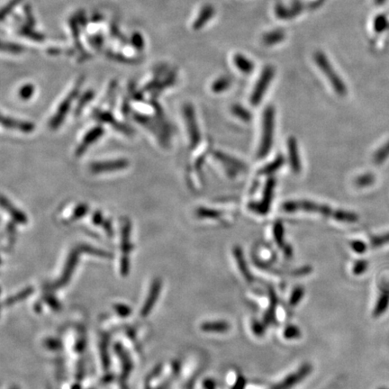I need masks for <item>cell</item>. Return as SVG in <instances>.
Listing matches in <instances>:
<instances>
[{
  "instance_id": "obj_1",
  "label": "cell",
  "mask_w": 389,
  "mask_h": 389,
  "mask_svg": "<svg viewBox=\"0 0 389 389\" xmlns=\"http://www.w3.org/2000/svg\"><path fill=\"white\" fill-rule=\"evenodd\" d=\"M282 209L288 213L304 211L310 213L323 214L341 222L354 223L358 220V215L348 211L334 210L330 206L322 205L313 201H288L282 205Z\"/></svg>"
},
{
  "instance_id": "obj_2",
  "label": "cell",
  "mask_w": 389,
  "mask_h": 389,
  "mask_svg": "<svg viewBox=\"0 0 389 389\" xmlns=\"http://www.w3.org/2000/svg\"><path fill=\"white\" fill-rule=\"evenodd\" d=\"M275 129V108L269 105L265 109L262 118V133L261 144L258 150V157L263 159L269 154L273 144Z\"/></svg>"
},
{
  "instance_id": "obj_3",
  "label": "cell",
  "mask_w": 389,
  "mask_h": 389,
  "mask_svg": "<svg viewBox=\"0 0 389 389\" xmlns=\"http://www.w3.org/2000/svg\"><path fill=\"white\" fill-rule=\"evenodd\" d=\"M314 59H315V62L317 64V66L319 67L321 71L325 75L328 81L330 82L335 93L340 97L346 96L347 87L345 86L342 78L337 74L336 70L330 63L325 54H323V52H321V51L315 52Z\"/></svg>"
},
{
  "instance_id": "obj_4",
  "label": "cell",
  "mask_w": 389,
  "mask_h": 389,
  "mask_svg": "<svg viewBox=\"0 0 389 389\" xmlns=\"http://www.w3.org/2000/svg\"><path fill=\"white\" fill-rule=\"evenodd\" d=\"M274 76H275V70L273 67L267 66L264 70H262L261 77L256 83L253 94L251 96L249 101L252 105H258L261 103L266 91L269 88V84L272 81Z\"/></svg>"
},
{
  "instance_id": "obj_5",
  "label": "cell",
  "mask_w": 389,
  "mask_h": 389,
  "mask_svg": "<svg viewBox=\"0 0 389 389\" xmlns=\"http://www.w3.org/2000/svg\"><path fill=\"white\" fill-rule=\"evenodd\" d=\"M276 186V179L269 178L265 185L263 197L260 202H253L249 205V208L253 212L260 214L269 213V207L273 199V193Z\"/></svg>"
},
{
  "instance_id": "obj_6",
  "label": "cell",
  "mask_w": 389,
  "mask_h": 389,
  "mask_svg": "<svg viewBox=\"0 0 389 389\" xmlns=\"http://www.w3.org/2000/svg\"><path fill=\"white\" fill-rule=\"evenodd\" d=\"M184 117L187 121L188 133L190 136L191 145L194 147L199 144V141H200V132H199V126L197 124L194 108L190 104H187L184 106Z\"/></svg>"
},
{
  "instance_id": "obj_7",
  "label": "cell",
  "mask_w": 389,
  "mask_h": 389,
  "mask_svg": "<svg viewBox=\"0 0 389 389\" xmlns=\"http://www.w3.org/2000/svg\"><path fill=\"white\" fill-rule=\"evenodd\" d=\"M214 156L224 165L226 172L230 177H235L239 174V172H243L245 170V165L242 163L241 160H237L234 157H231L221 152H214Z\"/></svg>"
},
{
  "instance_id": "obj_8",
  "label": "cell",
  "mask_w": 389,
  "mask_h": 389,
  "mask_svg": "<svg viewBox=\"0 0 389 389\" xmlns=\"http://www.w3.org/2000/svg\"><path fill=\"white\" fill-rule=\"evenodd\" d=\"M80 88V84L77 85L74 90H72L68 96H67L66 99H64V101L60 105L59 110L57 111V113L55 114L54 117L51 119L50 125H51V128H57L59 127L61 124L63 123L64 117H66V114L68 113L69 109H70V104L71 102L73 101L76 96L78 95V90Z\"/></svg>"
},
{
  "instance_id": "obj_9",
  "label": "cell",
  "mask_w": 389,
  "mask_h": 389,
  "mask_svg": "<svg viewBox=\"0 0 389 389\" xmlns=\"http://www.w3.org/2000/svg\"><path fill=\"white\" fill-rule=\"evenodd\" d=\"M288 158L291 170L295 173L301 172V160H300L299 151L297 141L295 137L291 136L288 140Z\"/></svg>"
},
{
  "instance_id": "obj_10",
  "label": "cell",
  "mask_w": 389,
  "mask_h": 389,
  "mask_svg": "<svg viewBox=\"0 0 389 389\" xmlns=\"http://www.w3.org/2000/svg\"><path fill=\"white\" fill-rule=\"evenodd\" d=\"M128 161L125 160L97 162V163H93L90 166V170H91V172H95V173L112 172V171H118V170L125 169V168L128 167Z\"/></svg>"
},
{
  "instance_id": "obj_11",
  "label": "cell",
  "mask_w": 389,
  "mask_h": 389,
  "mask_svg": "<svg viewBox=\"0 0 389 389\" xmlns=\"http://www.w3.org/2000/svg\"><path fill=\"white\" fill-rule=\"evenodd\" d=\"M103 132H104V130L102 127H96V128L92 129L91 131L88 132V134L84 138L80 146H78L77 151H76L77 156H81L86 151V149L90 146V144H92L93 142L101 136Z\"/></svg>"
},
{
  "instance_id": "obj_12",
  "label": "cell",
  "mask_w": 389,
  "mask_h": 389,
  "mask_svg": "<svg viewBox=\"0 0 389 389\" xmlns=\"http://www.w3.org/2000/svg\"><path fill=\"white\" fill-rule=\"evenodd\" d=\"M2 125L6 126L7 128L17 129V130L23 132H31L35 129V125L31 123L15 120V119L6 117H2Z\"/></svg>"
},
{
  "instance_id": "obj_13",
  "label": "cell",
  "mask_w": 389,
  "mask_h": 389,
  "mask_svg": "<svg viewBox=\"0 0 389 389\" xmlns=\"http://www.w3.org/2000/svg\"><path fill=\"white\" fill-rule=\"evenodd\" d=\"M234 65L243 74H251L254 70V63L241 54H236L234 58Z\"/></svg>"
},
{
  "instance_id": "obj_14",
  "label": "cell",
  "mask_w": 389,
  "mask_h": 389,
  "mask_svg": "<svg viewBox=\"0 0 389 389\" xmlns=\"http://www.w3.org/2000/svg\"><path fill=\"white\" fill-rule=\"evenodd\" d=\"M1 204H2L3 208H5L6 210L8 211L9 214H11L12 217L14 218L16 222L20 223V224H23V225L27 222V219L25 217V215H24L22 212L17 210L16 207H14V206L12 205L10 201L6 199L4 196H2Z\"/></svg>"
},
{
  "instance_id": "obj_15",
  "label": "cell",
  "mask_w": 389,
  "mask_h": 389,
  "mask_svg": "<svg viewBox=\"0 0 389 389\" xmlns=\"http://www.w3.org/2000/svg\"><path fill=\"white\" fill-rule=\"evenodd\" d=\"M214 10L213 7L211 6H206L205 8H203L202 11L200 12L199 17L196 20V22L194 23L193 28L196 30H199V28L202 27L205 24H206L208 21L210 20L213 16H214Z\"/></svg>"
},
{
  "instance_id": "obj_16",
  "label": "cell",
  "mask_w": 389,
  "mask_h": 389,
  "mask_svg": "<svg viewBox=\"0 0 389 389\" xmlns=\"http://www.w3.org/2000/svg\"><path fill=\"white\" fill-rule=\"evenodd\" d=\"M389 305V288H385L378 299L377 307L374 310V315L379 316L385 313Z\"/></svg>"
},
{
  "instance_id": "obj_17",
  "label": "cell",
  "mask_w": 389,
  "mask_h": 389,
  "mask_svg": "<svg viewBox=\"0 0 389 389\" xmlns=\"http://www.w3.org/2000/svg\"><path fill=\"white\" fill-rule=\"evenodd\" d=\"M285 163L284 157L282 155H279L276 157L275 160H273L272 162L268 164L267 166H265L261 171V174L262 175H270L275 173L276 171H279Z\"/></svg>"
},
{
  "instance_id": "obj_18",
  "label": "cell",
  "mask_w": 389,
  "mask_h": 389,
  "mask_svg": "<svg viewBox=\"0 0 389 389\" xmlns=\"http://www.w3.org/2000/svg\"><path fill=\"white\" fill-rule=\"evenodd\" d=\"M95 117H97L98 120L104 121V122H107L109 124L114 125L115 127H117L118 129H120L121 131L125 132H131V131H129L128 128L125 127L124 125H120L117 121L114 119L113 117H111V115L108 113H103L101 111H95Z\"/></svg>"
},
{
  "instance_id": "obj_19",
  "label": "cell",
  "mask_w": 389,
  "mask_h": 389,
  "mask_svg": "<svg viewBox=\"0 0 389 389\" xmlns=\"http://www.w3.org/2000/svg\"><path fill=\"white\" fill-rule=\"evenodd\" d=\"M232 84L231 78L228 77H220L216 80H214V83L212 84V90L214 93H221L223 91H226L228 90Z\"/></svg>"
},
{
  "instance_id": "obj_20",
  "label": "cell",
  "mask_w": 389,
  "mask_h": 389,
  "mask_svg": "<svg viewBox=\"0 0 389 389\" xmlns=\"http://www.w3.org/2000/svg\"><path fill=\"white\" fill-rule=\"evenodd\" d=\"M284 33L282 31L277 30V31L270 32L263 37V42L266 45H273L281 42L284 39Z\"/></svg>"
},
{
  "instance_id": "obj_21",
  "label": "cell",
  "mask_w": 389,
  "mask_h": 389,
  "mask_svg": "<svg viewBox=\"0 0 389 389\" xmlns=\"http://www.w3.org/2000/svg\"><path fill=\"white\" fill-rule=\"evenodd\" d=\"M232 112L235 117L240 118L241 120L249 122L252 119V114L249 113V110L244 108L243 106L240 105H234L232 107Z\"/></svg>"
},
{
  "instance_id": "obj_22",
  "label": "cell",
  "mask_w": 389,
  "mask_h": 389,
  "mask_svg": "<svg viewBox=\"0 0 389 389\" xmlns=\"http://www.w3.org/2000/svg\"><path fill=\"white\" fill-rule=\"evenodd\" d=\"M389 156V142L385 145L379 149L373 156V161L376 164H381L385 161Z\"/></svg>"
},
{
  "instance_id": "obj_23",
  "label": "cell",
  "mask_w": 389,
  "mask_h": 389,
  "mask_svg": "<svg viewBox=\"0 0 389 389\" xmlns=\"http://www.w3.org/2000/svg\"><path fill=\"white\" fill-rule=\"evenodd\" d=\"M375 177L372 174H364L355 179V185L358 187H367L374 183Z\"/></svg>"
},
{
  "instance_id": "obj_24",
  "label": "cell",
  "mask_w": 389,
  "mask_h": 389,
  "mask_svg": "<svg viewBox=\"0 0 389 389\" xmlns=\"http://www.w3.org/2000/svg\"><path fill=\"white\" fill-rule=\"evenodd\" d=\"M203 329L205 331H225L229 329V325L226 323H223V322L206 323L203 326Z\"/></svg>"
},
{
  "instance_id": "obj_25",
  "label": "cell",
  "mask_w": 389,
  "mask_h": 389,
  "mask_svg": "<svg viewBox=\"0 0 389 389\" xmlns=\"http://www.w3.org/2000/svg\"><path fill=\"white\" fill-rule=\"evenodd\" d=\"M197 214L199 217L210 218V219H216L221 216V213L214 209H207V208H199L197 211Z\"/></svg>"
},
{
  "instance_id": "obj_26",
  "label": "cell",
  "mask_w": 389,
  "mask_h": 389,
  "mask_svg": "<svg viewBox=\"0 0 389 389\" xmlns=\"http://www.w3.org/2000/svg\"><path fill=\"white\" fill-rule=\"evenodd\" d=\"M387 26V19L385 18V16H379L375 20L374 23V28L376 31L380 33L385 30V27Z\"/></svg>"
},
{
  "instance_id": "obj_27",
  "label": "cell",
  "mask_w": 389,
  "mask_h": 389,
  "mask_svg": "<svg viewBox=\"0 0 389 389\" xmlns=\"http://www.w3.org/2000/svg\"><path fill=\"white\" fill-rule=\"evenodd\" d=\"M93 96L94 94L92 91H89V92L84 94V96L81 97V99H80V101H79L78 106H77V109H76V114H77V115L81 112L83 107H84V106L91 100V98L93 97Z\"/></svg>"
},
{
  "instance_id": "obj_28",
  "label": "cell",
  "mask_w": 389,
  "mask_h": 389,
  "mask_svg": "<svg viewBox=\"0 0 389 389\" xmlns=\"http://www.w3.org/2000/svg\"><path fill=\"white\" fill-rule=\"evenodd\" d=\"M35 92V88L31 84H27L25 86H23L19 91V96L21 98H23L24 100H26L28 98L33 96V94Z\"/></svg>"
},
{
  "instance_id": "obj_29",
  "label": "cell",
  "mask_w": 389,
  "mask_h": 389,
  "mask_svg": "<svg viewBox=\"0 0 389 389\" xmlns=\"http://www.w3.org/2000/svg\"><path fill=\"white\" fill-rule=\"evenodd\" d=\"M389 242V233L388 234H383L378 237H375L371 240V245L377 248V247H380V246L384 245L385 243H388Z\"/></svg>"
},
{
  "instance_id": "obj_30",
  "label": "cell",
  "mask_w": 389,
  "mask_h": 389,
  "mask_svg": "<svg viewBox=\"0 0 389 389\" xmlns=\"http://www.w3.org/2000/svg\"><path fill=\"white\" fill-rule=\"evenodd\" d=\"M283 226L281 225V223H276L275 227H274V234H275V237H276V241L280 246H283Z\"/></svg>"
},
{
  "instance_id": "obj_31",
  "label": "cell",
  "mask_w": 389,
  "mask_h": 389,
  "mask_svg": "<svg viewBox=\"0 0 389 389\" xmlns=\"http://www.w3.org/2000/svg\"><path fill=\"white\" fill-rule=\"evenodd\" d=\"M132 44L136 47L137 49L142 50L144 48V39H143V37H142V35L140 34L135 33L134 35H132Z\"/></svg>"
},
{
  "instance_id": "obj_32",
  "label": "cell",
  "mask_w": 389,
  "mask_h": 389,
  "mask_svg": "<svg viewBox=\"0 0 389 389\" xmlns=\"http://www.w3.org/2000/svg\"><path fill=\"white\" fill-rule=\"evenodd\" d=\"M20 0H12V1H10V2L8 3V5H7V6L3 8V10H2V13H1V15H2V19H4L5 16H7L8 13L11 12L12 8H15L16 5L18 4Z\"/></svg>"
},
{
  "instance_id": "obj_33",
  "label": "cell",
  "mask_w": 389,
  "mask_h": 389,
  "mask_svg": "<svg viewBox=\"0 0 389 389\" xmlns=\"http://www.w3.org/2000/svg\"><path fill=\"white\" fill-rule=\"evenodd\" d=\"M367 267H368V262L366 261H359L355 264L354 267V273L357 275L362 274V272H364L366 270Z\"/></svg>"
},
{
  "instance_id": "obj_34",
  "label": "cell",
  "mask_w": 389,
  "mask_h": 389,
  "mask_svg": "<svg viewBox=\"0 0 389 389\" xmlns=\"http://www.w3.org/2000/svg\"><path fill=\"white\" fill-rule=\"evenodd\" d=\"M351 247H352V249H354L356 253H363L367 249L366 244L364 242L359 241H353L351 243Z\"/></svg>"
},
{
  "instance_id": "obj_35",
  "label": "cell",
  "mask_w": 389,
  "mask_h": 389,
  "mask_svg": "<svg viewBox=\"0 0 389 389\" xmlns=\"http://www.w3.org/2000/svg\"><path fill=\"white\" fill-rule=\"evenodd\" d=\"M7 49H8V51H12L14 53H17V52L22 51H21L22 50L21 47L18 46V45H14V44H7Z\"/></svg>"
},
{
  "instance_id": "obj_36",
  "label": "cell",
  "mask_w": 389,
  "mask_h": 389,
  "mask_svg": "<svg viewBox=\"0 0 389 389\" xmlns=\"http://www.w3.org/2000/svg\"><path fill=\"white\" fill-rule=\"evenodd\" d=\"M94 222L96 224H100L102 222V214L100 212H96L94 214L93 217Z\"/></svg>"
},
{
  "instance_id": "obj_37",
  "label": "cell",
  "mask_w": 389,
  "mask_h": 389,
  "mask_svg": "<svg viewBox=\"0 0 389 389\" xmlns=\"http://www.w3.org/2000/svg\"><path fill=\"white\" fill-rule=\"evenodd\" d=\"M385 0H375V3L377 5H381L385 2Z\"/></svg>"
}]
</instances>
